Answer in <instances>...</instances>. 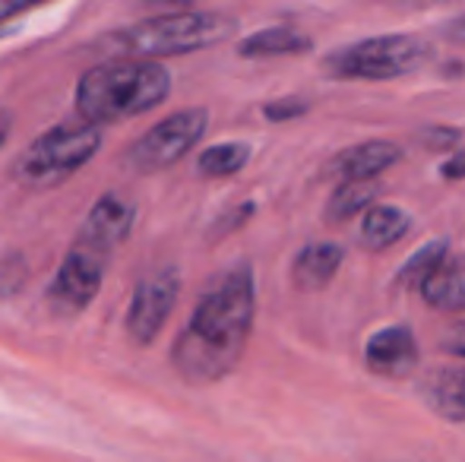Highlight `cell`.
Segmentation results:
<instances>
[{"instance_id": "18", "label": "cell", "mask_w": 465, "mask_h": 462, "mask_svg": "<svg viewBox=\"0 0 465 462\" xmlns=\"http://www.w3.org/2000/svg\"><path fill=\"white\" fill-rule=\"evenodd\" d=\"M447 257H450V241L447 238H430L428 244H421L409 260H405L402 270L396 272L392 282H396L399 289H415L418 291V285H421Z\"/></svg>"}, {"instance_id": "8", "label": "cell", "mask_w": 465, "mask_h": 462, "mask_svg": "<svg viewBox=\"0 0 465 462\" xmlns=\"http://www.w3.org/2000/svg\"><path fill=\"white\" fill-rule=\"evenodd\" d=\"M178 295H181V272L174 266H162V270L149 272L136 285L134 301H130L127 310V336L136 346L146 349L159 339L174 304H178Z\"/></svg>"}, {"instance_id": "24", "label": "cell", "mask_w": 465, "mask_h": 462, "mask_svg": "<svg viewBox=\"0 0 465 462\" xmlns=\"http://www.w3.org/2000/svg\"><path fill=\"white\" fill-rule=\"evenodd\" d=\"M10 130H13V112H10V105H4V102H0V146L6 143Z\"/></svg>"}, {"instance_id": "2", "label": "cell", "mask_w": 465, "mask_h": 462, "mask_svg": "<svg viewBox=\"0 0 465 462\" xmlns=\"http://www.w3.org/2000/svg\"><path fill=\"white\" fill-rule=\"evenodd\" d=\"M172 95V70L159 57L104 61L80 76L76 83V112L83 121L104 123L127 121L159 108Z\"/></svg>"}, {"instance_id": "9", "label": "cell", "mask_w": 465, "mask_h": 462, "mask_svg": "<svg viewBox=\"0 0 465 462\" xmlns=\"http://www.w3.org/2000/svg\"><path fill=\"white\" fill-rule=\"evenodd\" d=\"M418 361H421L418 339L402 323L377 329L368 339V346H364V364H368V370L380 377H390V380H402V377L415 374Z\"/></svg>"}, {"instance_id": "5", "label": "cell", "mask_w": 465, "mask_h": 462, "mask_svg": "<svg viewBox=\"0 0 465 462\" xmlns=\"http://www.w3.org/2000/svg\"><path fill=\"white\" fill-rule=\"evenodd\" d=\"M430 57V44L409 32H392V35H373L355 42L349 48H339L326 57V74L336 80H361V83H383L399 80L415 70H421Z\"/></svg>"}, {"instance_id": "16", "label": "cell", "mask_w": 465, "mask_h": 462, "mask_svg": "<svg viewBox=\"0 0 465 462\" xmlns=\"http://www.w3.org/2000/svg\"><path fill=\"white\" fill-rule=\"evenodd\" d=\"M428 402L437 415L450 421H465V364L462 368L437 370L428 380Z\"/></svg>"}, {"instance_id": "22", "label": "cell", "mask_w": 465, "mask_h": 462, "mask_svg": "<svg viewBox=\"0 0 465 462\" xmlns=\"http://www.w3.org/2000/svg\"><path fill=\"white\" fill-rule=\"evenodd\" d=\"M434 136H424V143H430V146H456L460 143V130H453V127H434L430 130Z\"/></svg>"}, {"instance_id": "20", "label": "cell", "mask_w": 465, "mask_h": 462, "mask_svg": "<svg viewBox=\"0 0 465 462\" xmlns=\"http://www.w3.org/2000/svg\"><path fill=\"white\" fill-rule=\"evenodd\" d=\"M42 4H48V0H0V23L23 16V13L35 10V6H42Z\"/></svg>"}, {"instance_id": "3", "label": "cell", "mask_w": 465, "mask_h": 462, "mask_svg": "<svg viewBox=\"0 0 465 462\" xmlns=\"http://www.w3.org/2000/svg\"><path fill=\"white\" fill-rule=\"evenodd\" d=\"M238 32V19L222 10H178L149 16L111 35V44L134 57H178L228 42Z\"/></svg>"}, {"instance_id": "11", "label": "cell", "mask_w": 465, "mask_h": 462, "mask_svg": "<svg viewBox=\"0 0 465 462\" xmlns=\"http://www.w3.org/2000/svg\"><path fill=\"white\" fill-rule=\"evenodd\" d=\"M402 149L390 140H371L358 143V146L345 149L332 162V172L339 178H380L383 172H390L392 165H399Z\"/></svg>"}, {"instance_id": "7", "label": "cell", "mask_w": 465, "mask_h": 462, "mask_svg": "<svg viewBox=\"0 0 465 462\" xmlns=\"http://www.w3.org/2000/svg\"><path fill=\"white\" fill-rule=\"evenodd\" d=\"M209 127V112L203 105L181 108V112L162 117L155 127H149L130 149L124 152V165L136 174H155L178 165L187 152L203 140Z\"/></svg>"}, {"instance_id": "13", "label": "cell", "mask_w": 465, "mask_h": 462, "mask_svg": "<svg viewBox=\"0 0 465 462\" xmlns=\"http://www.w3.org/2000/svg\"><path fill=\"white\" fill-rule=\"evenodd\" d=\"M409 229H411V216L402 206L371 203L361 219V244L373 253L390 251L396 241H402V234Z\"/></svg>"}, {"instance_id": "10", "label": "cell", "mask_w": 465, "mask_h": 462, "mask_svg": "<svg viewBox=\"0 0 465 462\" xmlns=\"http://www.w3.org/2000/svg\"><path fill=\"white\" fill-rule=\"evenodd\" d=\"M345 260V251L332 241H311L294 253L292 263V282L301 291H320L336 279L339 266Z\"/></svg>"}, {"instance_id": "6", "label": "cell", "mask_w": 465, "mask_h": 462, "mask_svg": "<svg viewBox=\"0 0 465 462\" xmlns=\"http://www.w3.org/2000/svg\"><path fill=\"white\" fill-rule=\"evenodd\" d=\"M114 253H117L114 241L86 229V225H80L70 251L64 253L54 282L48 285V295H45L48 298L51 314L80 317L98 298V289H102L104 272H108Z\"/></svg>"}, {"instance_id": "15", "label": "cell", "mask_w": 465, "mask_h": 462, "mask_svg": "<svg viewBox=\"0 0 465 462\" xmlns=\"http://www.w3.org/2000/svg\"><path fill=\"white\" fill-rule=\"evenodd\" d=\"M380 193H383V184H377V178H342V184L332 191L330 203H326V222H351L371 203H377Z\"/></svg>"}, {"instance_id": "23", "label": "cell", "mask_w": 465, "mask_h": 462, "mask_svg": "<svg viewBox=\"0 0 465 462\" xmlns=\"http://www.w3.org/2000/svg\"><path fill=\"white\" fill-rule=\"evenodd\" d=\"M443 38H447V42H453V44H462V48H465V13H462V16H456L453 23H447Z\"/></svg>"}, {"instance_id": "12", "label": "cell", "mask_w": 465, "mask_h": 462, "mask_svg": "<svg viewBox=\"0 0 465 462\" xmlns=\"http://www.w3.org/2000/svg\"><path fill=\"white\" fill-rule=\"evenodd\" d=\"M418 291H421L424 304H430L434 310H443V314L465 310V257H447L418 285Z\"/></svg>"}, {"instance_id": "25", "label": "cell", "mask_w": 465, "mask_h": 462, "mask_svg": "<svg viewBox=\"0 0 465 462\" xmlns=\"http://www.w3.org/2000/svg\"><path fill=\"white\" fill-rule=\"evenodd\" d=\"M146 4H184V0H146Z\"/></svg>"}, {"instance_id": "14", "label": "cell", "mask_w": 465, "mask_h": 462, "mask_svg": "<svg viewBox=\"0 0 465 462\" xmlns=\"http://www.w3.org/2000/svg\"><path fill=\"white\" fill-rule=\"evenodd\" d=\"M313 48V42L298 29H285V25H272V29H260L253 35L241 38L238 54L247 61H263V57H292V54H307Z\"/></svg>"}, {"instance_id": "19", "label": "cell", "mask_w": 465, "mask_h": 462, "mask_svg": "<svg viewBox=\"0 0 465 462\" xmlns=\"http://www.w3.org/2000/svg\"><path fill=\"white\" fill-rule=\"evenodd\" d=\"M311 112L304 99H276V102H266L263 105V117L272 123H282V121H294V117H304Z\"/></svg>"}, {"instance_id": "17", "label": "cell", "mask_w": 465, "mask_h": 462, "mask_svg": "<svg viewBox=\"0 0 465 462\" xmlns=\"http://www.w3.org/2000/svg\"><path fill=\"white\" fill-rule=\"evenodd\" d=\"M247 162H251V146L241 140L215 143V146L203 149L200 159H196V174L200 178H234L238 172H244Z\"/></svg>"}, {"instance_id": "21", "label": "cell", "mask_w": 465, "mask_h": 462, "mask_svg": "<svg viewBox=\"0 0 465 462\" xmlns=\"http://www.w3.org/2000/svg\"><path fill=\"white\" fill-rule=\"evenodd\" d=\"M440 178L443 181H465V149L456 155H450L440 165Z\"/></svg>"}, {"instance_id": "1", "label": "cell", "mask_w": 465, "mask_h": 462, "mask_svg": "<svg viewBox=\"0 0 465 462\" xmlns=\"http://www.w3.org/2000/svg\"><path fill=\"white\" fill-rule=\"evenodd\" d=\"M257 317V279L253 266L225 270L196 301L187 327L172 346V364L187 383L209 387L238 368Z\"/></svg>"}, {"instance_id": "4", "label": "cell", "mask_w": 465, "mask_h": 462, "mask_svg": "<svg viewBox=\"0 0 465 462\" xmlns=\"http://www.w3.org/2000/svg\"><path fill=\"white\" fill-rule=\"evenodd\" d=\"M102 146V127L93 121L57 123L45 130L29 149H23L13 165V178L32 191H51L61 187L67 178H74L80 168L89 165V159Z\"/></svg>"}]
</instances>
